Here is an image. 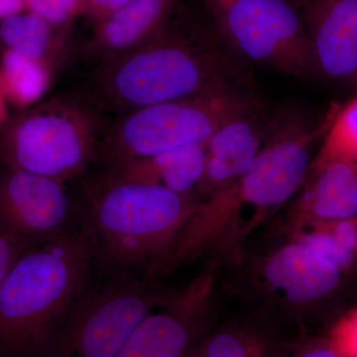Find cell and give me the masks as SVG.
<instances>
[{
  "label": "cell",
  "mask_w": 357,
  "mask_h": 357,
  "mask_svg": "<svg viewBox=\"0 0 357 357\" xmlns=\"http://www.w3.org/2000/svg\"><path fill=\"white\" fill-rule=\"evenodd\" d=\"M225 1V0H220V2Z\"/></svg>",
  "instance_id": "30"
},
{
  "label": "cell",
  "mask_w": 357,
  "mask_h": 357,
  "mask_svg": "<svg viewBox=\"0 0 357 357\" xmlns=\"http://www.w3.org/2000/svg\"><path fill=\"white\" fill-rule=\"evenodd\" d=\"M274 116L263 109L218 129L206 141V167L197 190L208 199L238 182L255 163Z\"/></svg>",
  "instance_id": "11"
},
{
  "label": "cell",
  "mask_w": 357,
  "mask_h": 357,
  "mask_svg": "<svg viewBox=\"0 0 357 357\" xmlns=\"http://www.w3.org/2000/svg\"><path fill=\"white\" fill-rule=\"evenodd\" d=\"M140 46L93 64L79 93L105 114L121 116L150 105L241 86L208 38L173 24Z\"/></svg>",
  "instance_id": "1"
},
{
  "label": "cell",
  "mask_w": 357,
  "mask_h": 357,
  "mask_svg": "<svg viewBox=\"0 0 357 357\" xmlns=\"http://www.w3.org/2000/svg\"><path fill=\"white\" fill-rule=\"evenodd\" d=\"M7 100L1 89H0V129L6 126L8 119H7V109H6Z\"/></svg>",
  "instance_id": "28"
},
{
  "label": "cell",
  "mask_w": 357,
  "mask_h": 357,
  "mask_svg": "<svg viewBox=\"0 0 357 357\" xmlns=\"http://www.w3.org/2000/svg\"><path fill=\"white\" fill-rule=\"evenodd\" d=\"M25 11L54 27H63L83 14V0H25Z\"/></svg>",
  "instance_id": "21"
},
{
  "label": "cell",
  "mask_w": 357,
  "mask_h": 357,
  "mask_svg": "<svg viewBox=\"0 0 357 357\" xmlns=\"http://www.w3.org/2000/svg\"><path fill=\"white\" fill-rule=\"evenodd\" d=\"M317 77L357 86V0H302Z\"/></svg>",
  "instance_id": "10"
},
{
  "label": "cell",
  "mask_w": 357,
  "mask_h": 357,
  "mask_svg": "<svg viewBox=\"0 0 357 357\" xmlns=\"http://www.w3.org/2000/svg\"><path fill=\"white\" fill-rule=\"evenodd\" d=\"M93 264L82 225L28 249L0 287V357H43Z\"/></svg>",
  "instance_id": "2"
},
{
  "label": "cell",
  "mask_w": 357,
  "mask_h": 357,
  "mask_svg": "<svg viewBox=\"0 0 357 357\" xmlns=\"http://www.w3.org/2000/svg\"><path fill=\"white\" fill-rule=\"evenodd\" d=\"M335 162L357 163V96L335 112L311 169L316 172Z\"/></svg>",
  "instance_id": "18"
},
{
  "label": "cell",
  "mask_w": 357,
  "mask_h": 357,
  "mask_svg": "<svg viewBox=\"0 0 357 357\" xmlns=\"http://www.w3.org/2000/svg\"><path fill=\"white\" fill-rule=\"evenodd\" d=\"M328 342L338 357H357V309L337 321Z\"/></svg>",
  "instance_id": "23"
},
{
  "label": "cell",
  "mask_w": 357,
  "mask_h": 357,
  "mask_svg": "<svg viewBox=\"0 0 357 357\" xmlns=\"http://www.w3.org/2000/svg\"><path fill=\"white\" fill-rule=\"evenodd\" d=\"M107 119L79 91L63 93L6 122L0 129V161L66 183L100 159Z\"/></svg>",
  "instance_id": "4"
},
{
  "label": "cell",
  "mask_w": 357,
  "mask_h": 357,
  "mask_svg": "<svg viewBox=\"0 0 357 357\" xmlns=\"http://www.w3.org/2000/svg\"><path fill=\"white\" fill-rule=\"evenodd\" d=\"M131 0H83V14L89 16L95 22L119 10Z\"/></svg>",
  "instance_id": "25"
},
{
  "label": "cell",
  "mask_w": 357,
  "mask_h": 357,
  "mask_svg": "<svg viewBox=\"0 0 357 357\" xmlns=\"http://www.w3.org/2000/svg\"><path fill=\"white\" fill-rule=\"evenodd\" d=\"M178 0H131L119 10L96 23L86 47L93 64L140 46L172 20Z\"/></svg>",
  "instance_id": "13"
},
{
  "label": "cell",
  "mask_w": 357,
  "mask_h": 357,
  "mask_svg": "<svg viewBox=\"0 0 357 357\" xmlns=\"http://www.w3.org/2000/svg\"><path fill=\"white\" fill-rule=\"evenodd\" d=\"M265 107L257 96L236 86L133 110L110 122L100 159L112 168L206 143L227 122Z\"/></svg>",
  "instance_id": "5"
},
{
  "label": "cell",
  "mask_w": 357,
  "mask_h": 357,
  "mask_svg": "<svg viewBox=\"0 0 357 357\" xmlns=\"http://www.w3.org/2000/svg\"><path fill=\"white\" fill-rule=\"evenodd\" d=\"M206 160V142L195 143L112 167L107 175L192 195L203 178Z\"/></svg>",
  "instance_id": "14"
},
{
  "label": "cell",
  "mask_w": 357,
  "mask_h": 357,
  "mask_svg": "<svg viewBox=\"0 0 357 357\" xmlns=\"http://www.w3.org/2000/svg\"><path fill=\"white\" fill-rule=\"evenodd\" d=\"M50 84L48 65L7 49L0 59V89L7 102L28 107L41 100Z\"/></svg>",
  "instance_id": "16"
},
{
  "label": "cell",
  "mask_w": 357,
  "mask_h": 357,
  "mask_svg": "<svg viewBox=\"0 0 357 357\" xmlns=\"http://www.w3.org/2000/svg\"><path fill=\"white\" fill-rule=\"evenodd\" d=\"M294 357H338L337 351L328 340L316 342L301 349Z\"/></svg>",
  "instance_id": "26"
},
{
  "label": "cell",
  "mask_w": 357,
  "mask_h": 357,
  "mask_svg": "<svg viewBox=\"0 0 357 357\" xmlns=\"http://www.w3.org/2000/svg\"><path fill=\"white\" fill-rule=\"evenodd\" d=\"M184 357H196V349H192V351L188 352Z\"/></svg>",
  "instance_id": "29"
},
{
  "label": "cell",
  "mask_w": 357,
  "mask_h": 357,
  "mask_svg": "<svg viewBox=\"0 0 357 357\" xmlns=\"http://www.w3.org/2000/svg\"><path fill=\"white\" fill-rule=\"evenodd\" d=\"M24 11L25 0H0V22Z\"/></svg>",
  "instance_id": "27"
},
{
  "label": "cell",
  "mask_w": 357,
  "mask_h": 357,
  "mask_svg": "<svg viewBox=\"0 0 357 357\" xmlns=\"http://www.w3.org/2000/svg\"><path fill=\"white\" fill-rule=\"evenodd\" d=\"M307 220V218H303ZM312 220L338 243L357 255V217L337 220Z\"/></svg>",
  "instance_id": "24"
},
{
  "label": "cell",
  "mask_w": 357,
  "mask_h": 357,
  "mask_svg": "<svg viewBox=\"0 0 357 357\" xmlns=\"http://www.w3.org/2000/svg\"><path fill=\"white\" fill-rule=\"evenodd\" d=\"M215 278L199 274L166 310L150 312L115 357H184L206 330Z\"/></svg>",
  "instance_id": "9"
},
{
  "label": "cell",
  "mask_w": 357,
  "mask_h": 357,
  "mask_svg": "<svg viewBox=\"0 0 357 357\" xmlns=\"http://www.w3.org/2000/svg\"><path fill=\"white\" fill-rule=\"evenodd\" d=\"M196 357H271V349L261 333L245 326H227L204 338Z\"/></svg>",
  "instance_id": "19"
},
{
  "label": "cell",
  "mask_w": 357,
  "mask_h": 357,
  "mask_svg": "<svg viewBox=\"0 0 357 357\" xmlns=\"http://www.w3.org/2000/svg\"><path fill=\"white\" fill-rule=\"evenodd\" d=\"M64 184L6 168L0 173V225L33 244L68 231L75 206Z\"/></svg>",
  "instance_id": "8"
},
{
  "label": "cell",
  "mask_w": 357,
  "mask_h": 357,
  "mask_svg": "<svg viewBox=\"0 0 357 357\" xmlns=\"http://www.w3.org/2000/svg\"><path fill=\"white\" fill-rule=\"evenodd\" d=\"M299 223L294 234L293 241L302 244L324 259L344 270L354 264L357 255L338 243L330 234L321 229L316 222L297 218Z\"/></svg>",
  "instance_id": "20"
},
{
  "label": "cell",
  "mask_w": 357,
  "mask_h": 357,
  "mask_svg": "<svg viewBox=\"0 0 357 357\" xmlns=\"http://www.w3.org/2000/svg\"><path fill=\"white\" fill-rule=\"evenodd\" d=\"M88 198L82 227L93 263L119 277L165 255L197 204L192 195L109 175Z\"/></svg>",
  "instance_id": "3"
},
{
  "label": "cell",
  "mask_w": 357,
  "mask_h": 357,
  "mask_svg": "<svg viewBox=\"0 0 357 357\" xmlns=\"http://www.w3.org/2000/svg\"><path fill=\"white\" fill-rule=\"evenodd\" d=\"M297 206V218L337 220L357 217V163L335 162L314 172Z\"/></svg>",
  "instance_id": "15"
},
{
  "label": "cell",
  "mask_w": 357,
  "mask_h": 357,
  "mask_svg": "<svg viewBox=\"0 0 357 357\" xmlns=\"http://www.w3.org/2000/svg\"><path fill=\"white\" fill-rule=\"evenodd\" d=\"M130 276L86 288L43 357H115L163 295Z\"/></svg>",
  "instance_id": "6"
},
{
  "label": "cell",
  "mask_w": 357,
  "mask_h": 357,
  "mask_svg": "<svg viewBox=\"0 0 357 357\" xmlns=\"http://www.w3.org/2000/svg\"><path fill=\"white\" fill-rule=\"evenodd\" d=\"M342 272L337 265L296 241L275 250L262 270L270 290L299 306L323 299L335 291Z\"/></svg>",
  "instance_id": "12"
},
{
  "label": "cell",
  "mask_w": 357,
  "mask_h": 357,
  "mask_svg": "<svg viewBox=\"0 0 357 357\" xmlns=\"http://www.w3.org/2000/svg\"><path fill=\"white\" fill-rule=\"evenodd\" d=\"M34 245L36 244L0 225V287L21 256Z\"/></svg>",
  "instance_id": "22"
},
{
  "label": "cell",
  "mask_w": 357,
  "mask_h": 357,
  "mask_svg": "<svg viewBox=\"0 0 357 357\" xmlns=\"http://www.w3.org/2000/svg\"><path fill=\"white\" fill-rule=\"evenodd\" d=\"M220 6L223 32L237 53L300 81L317 77L299 7L289 0H225Z\"/></svg>",
  "instance_id": "7"
},
{
  "label": "cell",
  "mask_w": 357,
  "mask_h": 357,
  "mask_svg": "<svg viewBox=\"0 0 357 357\" xmlns=\"http://www.w3.org/2000/svg\"><path fill=\"white\" fill-rule=\"evenodd\" d=\"M55 28L24 11L0 22V40L7 49L47 65L58 44Z\"/></svg>",
  "instance_id": "17"
}]
</instances>
